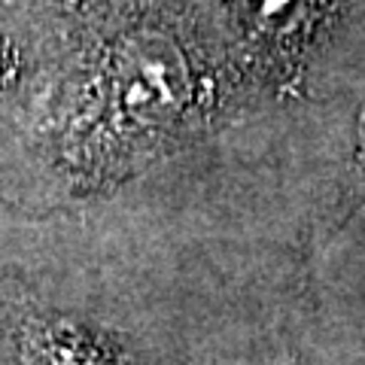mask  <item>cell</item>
<instances>
[{
  "label": "cell",
  "mask_w": 365,
  "mask_h": 365,
  "mask_svg": "<svg viewBox=\"0 0 365 365\" xmlns=\"http://www.w3.org/2000/svg\"><path fill=\"white\" fill-rule=\"evenodd\" d=\"M204 86L180 46L165 34H134L104 55L76 104V146L98 158V174L128 168L174 137Z\"/></svg>",
  "instance_id": "1"
},
{
  "label": "cell",
  "mask_w": 365,
  "mask_h": 365,
  "mask_svg": "<svg viewBox=\"0 0 365 365\" xmlns=\"http://www.w3.org/2000/svg\"><path fill=\"white\" fill-rule=\"evenodd\" d=\"M244 40L274 61L295 64L338 0H232Z\"/></svg>",
  "instance_id": "2"
},
{
  "label": "cell",
  "mask_w": 365,
  "mask_h": 365,
  "mask_svg": "<svg viewBox=\"0 0 365 365\" xmlns=\"http://www.w3.org/2000/svg\"><path fill=\"white\" fill-rule=\"evenodd\" d=\"M31 365H131L128 356L95 329L71 317H46L25 335Z\"/></svg>",
  "instance_id": "3"
},
{
  "label": "cell",
  "mask_w": 365,
  "mask_h": 365,
  "mask_svg": "<svg viewBox=\"0 0 365 365\" xmlns=\"http://www.w3.org/2000/svg\"><path fill=\"white\" fill-rule=\"evenodd\" d=\"M365 204V116L359 119L356 128V146H353L350 155V177L344 186V204H341V220L350 216L353 210Z\"/></svg>",
  "instance_id": "4"
}]
</instances>
